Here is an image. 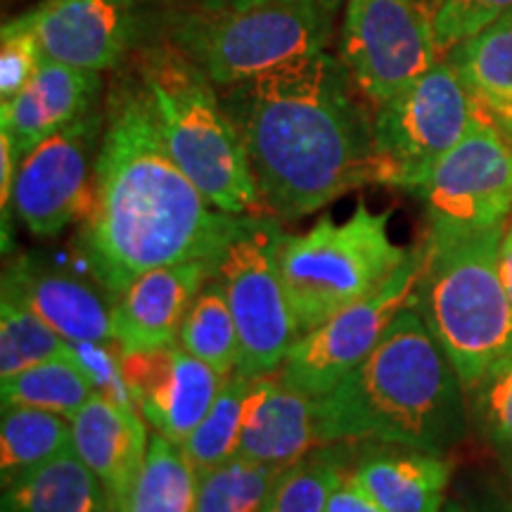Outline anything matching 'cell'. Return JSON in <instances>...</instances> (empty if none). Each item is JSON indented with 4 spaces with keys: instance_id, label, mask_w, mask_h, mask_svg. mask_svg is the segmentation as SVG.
<instances>
[{
    "instance_id": "cell-2",
    "label": "cell",
    "mask_w": 512,
    "mask_h": 512,
    "mask_svg": "<svg viewBox=\"0 0 512 512\" xmlns=\"http://www.w3.org/2000/svg\"><path fill=\"white\" fill-rule=\"evenodd\" d=\"M358 95L347 64L328 50L223 88L261 204L275 219H302L377 183L375 117Z\"/></svg>"
},
{
    "instance_id": "cell-12",
    "label": "cell",
    "mask_w": 512,
    "mask_h": 512,
    "mask_svg": "<svg viewBox=\"0 0 512 512\" xmlns=\"http://www.w3.org/2000/svg\"><path fill=\"white\" fill-rule=\"evenodd\" d=\"M437 57L432 12L420 0H347L339 60L373 105L418 81Z\"/></svg>"
},
{
    "instance_id": "cell-24",
    "label": "cell",
    "mask_w": 512,
    "mask_h": 512,
    "mask_svg": "<svg viewBox=\"0 0 512 512\" xmlns=\"http://www.w3.org/2000/svg\"><path fill=\"white\" fill-rule=\"evenodd\" d=\"M197 472L183 446L155 434L145 463L117 512H195Z\"/></svg>"
},
{
    "instance_id": "cell-26",
    "label": "cell",
    "mask_w": 512,
    "mask_h": 512,
    "mask_svg": "<svg viewBox=\"0 0 512 512\" xmlns=\"http://www.w3.org/2000/svg\"><path fill=\"white\" fill-rule=\"evenodd\" d=\"M72 446V422L41 408H3L0 425V475L8 486L34 467Z\"/></svg>"
},
{
    "instance_id": "cell-13",
    "label": "cell",
    "mask_w": 512,
    "mask_h": 512,
    "mask_svg": "<svg viewBox=\"0 0 512 512\" xmlns=\"http://www.w3.org/2000/svg\"><path fill=\"white\" fill-rule=\"evenodd\" d=\"M100 117H86L38 143L22 157L12 190V211L36 238H55L81 223L93 200L91 157Z\"/></svg>"
},
{
    "instance_id": "cell-6",
    "label": "cell",
    "mask_w": 512,
    "mask_h": 512,
    "mask_svg": "<svg viewBox=\"0 0 512 512\" xmlns=\"http://www.w3.org/2000/svg\"><path fill=\"white\" fill-rule=\"evenodd\" d=\"M389 219L392 211L358 200L344 223L320 216L306 233L285 235L280 275L302 335L380 290L406 261L411 249L389 238Z\"/></svg>"
},
{
    "instance_id": "cell-35",
    "label": "cell",
    "mask_w": 512,
    "mask_h": 512,
    "mask_svg": "<svg viewBox=\"0 0 512 512\" xmlns=\"http://www.w3.org/2000/svg\"><path fill=\"white\" fill-rule=\"evenodd\" d=\"M69 349L91 377L95 392L107 396L119 406L136 408L131 394H128L124 370H121L124 349L119 347V342H69Z\"/></svg>"
},
{
    "instance_id": "cell-36",
    "label": "cell",
    "mask_w": 512,
    "mask_h": 512,
    "mask_svg": "<svg viewBox=\"0 0 512 512\" xmlns=\"http://www.w3.org/2000/svg\"><path fill=\"white\" fill-rule=\"evenodd\" d=\"M325 512H387L373 496L356 482L354 472L339 482V486L332 491Z\"/></svg>"
},
{
    "instance_id": "cell-22",
    "label": "cell",
    "mask_w": 512,
    "mask_h": 512,
    "mask_svg": "<svg viewBox=\"0 0 512 512\" xmlns=\"http://www.w3.org/2000/svg\"><path fill=\"white\" fill-rule=\"evenodd\" d=\"M0 512H117V503L69 446L3 486Z\"/></svg>"
},
{
    "instance_id": "cell-5",
    "label": "cell",
    "mask_w": 512,
    "mask_h": 512,
    "mask_svg": "<svg viewBox=\"0 0 512 512\" xmlns=\"http://www.w3.org/2000/svg\"><path fill=\"white\" fill-rule=\"evenodd\" d=\"M503 228L432 238L413 306L451 358L465 392L512 356V302L501 280Z\"/></svg>"
},
{
    "instance_id": "cell-10",
    "label": "cell",
    "mask_w": 512,
    "mask_h": 512,
    "mask_svg": "<svg viewBox=\"0 0 512 512\" xmlns=\"http://www.w3.org/2000/svg\"><path fill=\"white\" fill-rule=\"evenodd\" d=\"M427 256L430 245L427 238H422L380 290L299 335L283 368L278 370L287 387L320 399L356 370L358 363L380 344L394 318L413 304Z\"/></svg>"
},
{
    "instance_id": "cell-40",
    "label": "cell",
    "mask_w": 512,
    "mask_h": 512,
    "mask_svg": "<svg viewBox=\"0 0 512 512\" xmlns=\"http://www.w3.org/2000/svg\"><path fill=\"white\" fill-rule=\"evenodd\" d=\"M441 512H465L463 508H460V505L458 503H448L446 505V508L444 510H441Z\"/></svg>"
},
{
    "instance_id": "cell-23",
    "label": "cell",
    "mask_w": 512,
    "mask_h": 512,
    "mask_svg": "<svg viewBox=\"0 0 512 512\" xmlns=\"http://www.w3.org/2000/svg\"><path fill=\"white\" fill-rule=\"evenodd\" d=\"M475 105L512 145V15L448 53Z\"/></svg>"
},
{
    "instance_id": "cell-32",
    "label": "cell",
    "mask_w": 512,
    "mask_h": 512,
    "mask_svg": "<svg viewBox=\"0 0 512 512\" xmlns=\"http://www.w3.org/2000/svg\"><path fill=\"white\" fill-rule=\"evenodd\" d=\"M467 392L479 432L512 472V356L498 363Z\"/></svg>"
},
{
    "instance_id": "cell-33",
    "label": "cell",
    "mask_w": 512,
    "mask_h": 512,
    "mask_svg": "<svg viewBox=\"0 0 512 512\" xmlns=\"http://www.w3.org/2000/svg\"><path fill=\"white\" fill-rule=\"evenodd\" d=\"M508 15H512V0H441L432 15L439 55H448L458 43Z\"/></svg>"
},
{
    "instance_id": "cell-34",
    "label": "cell",
    "mask_w": 512,
    "mask_h": 512,
    "mask_svg": "<svg viewBox=\"0 0 512 512\" xmlns=\"http://www.w3.org/2000/svg\"><path fill=\"white\" fill-rule=\"evenodd\" d=\"M46 60L41 41L27 15L10 19L0 34V102H8L22 91Z\"/></svg>"
},
{
    "instance_id": "cell-27",
    "label": "cell",
    "mask_w": 512,
    "mask_h": 512,
    "mask_svg": "<svg viewBox=\"0 0 512 512\" xmlns=\"http://www.w3.org/2000/svg\"><path fill=\"white\" fill-rule=\"evenodd\" d=\"M181 347L200 361L207 363L223 380L238 370L240 335L230 311L226 290L221 280L211 278L192 302L188 316L183 320Z\"/></svg>"
},
{
    "instance_id": "cell-39",
    "label": "cell",
    "mask_w": 512,
    "mask_h": 512,
    "mask_svg": "<svg viewBox=\"0 0 512 512\" xmlns=\"http://www.w3.org/2000/svg\"><path fill=\"white\" fill-rule=\"evenodd\" d=\"M420 3H422V5H425V8H427V10H430V12H432V15H434V10H437V8H439V3H441V0H420Z\"/></svg>"
},
{
    "instance_id": "cell-15",
    "label": "cell",
    "mask_w": 512,
    "mask_h": 512,
    "mask_svg": "<svg viewBox=\"0 0 512 512\" xmlns=\"http://www.w3.org/2000/svg\"><path fill=\"white\" fill-rule=\"evenodd\" d=\"M50 60L107 72L140 36V0H43L27 12Z\"/></svg>"
},
{
    "instance_id": "cell-20",
    "label": "cell",
    "mask_w": 512,
    "mask_h": 512,
    "mask_svg": "<svg viewBox=\"0 0 512 512\" xmlns=\"http://www.w3.org/2000/svg\"><path fill=\"white\" fill-rule=\"evenodd\" d=\"M69 422L76 456L100 477L119 508L150 448L143 415L95 392Z\"/></svg>"
},
{
    "instance_id": "cell-28",
    "label": "cell",
    "mask_w": 512,
    "mask_h": 512,
    "mask_svg": "<svg viewBox=\"0 0 512 512\" xmlns=\"http://www.w3.org/2000/svg\"><path fill=\"white\" fill-rule=\"evenodd\" d=\"M252 392V380L235 373L226 377L219 394L211 403L209 413L200 425L183 441V451L195 472H207L211 467L228 463L240 453L242 427H245L247 399Z\"/></svg>"
},
{
    "instance_id": "cell-37",
    "label": "cell",
    "mask_w": 512,
    "mask_h": 512,
    "mask_svg": "<svg viewBox=\"0 0 512 512\" xmlns=\"http://www.w3.org/2000/svg\"><path fill=\"white\" fill-rule=\"evenodd\" d=\"M498 266H501V280L505 292H508L510 302H512V216L505 226V235L501 242V254H498Z\"/></svg>"
},
{
    "instance_id": "cell-4",
    "label": "cell",
    "mask_w": 512,
    "mask_h": 512,
    "mask_svg": "<svg viewBox=\"0 0 512 512\" xmlns=\"http://www.w3.org/2000/svg\"><path fill=\"white\" fill-rule=\"evenodd\" d=\"M138 79L174 162L216 209L264 211L247 147L207 74L176 43L145 48Z\"/></svg>"
},
{
    "instance_id": "cell-29",
    "label": "cell",
    "mask_w": 512,
    "mask_h": 512,
    "mask_svg": "<svg viewBox=\"0 0 512 512\" xmlns=\"http://www.w3.org/2000/svg\"><path fill=\"white\" fill-rule=\"evenodd\" d=\"M283 472L238 453L197 475L195 512H264Z\"/></svg>"
},
{
    "instance_id": "cell-9",
    "label": "cell",
    "mask_w": 512,
    "mask_h": 512,
    "mask_svg": "<svg viewBox=\"0 0 512 512\" xmlns=\"http://www.w3.org/2000/svg\"><path fill=\"white\" fill-rule=\"evenodd\" d=\"M285 233L275 216L256 214L252 223L223 252L216 278L221 280L240 335L238 375H271L283 368L299 335V323L280 275Z\"/></svg>"
},
{
    "instance_id": "cell-18",
    "label": "cell",
    "mask_w": 512,
    "mask_h": 512,
    "mask_svg": "<svg viewBox=\"0 0 512 512\" xmlns=\"http://www.w3.org/2000/svg\"><path fill=\"white\" fill-rule=\"evenodd\" d=\"M100 86V72L46 57L15 98L0 102V131L12 138L19 157L29 155L48 136L86 117Z\"/></svg>"
},
{
    "instance_id": "cell-21",
    "label": "cell",
    "mask_w": 512,
    "mask_h": 512,
    "mask_svg": "<svg viewBox=\"0 0 512 512\" xmlns=\"http://www.w3.org/2000/svg\"><path fill=\"white\" fill-rule=\"evenodd\" d=\"M354 477L387 512H441L451 463L439 453L373 444L358 458Z\"/></svg>"
},
{
    "instance_id": "cell-19",
    "label": "cell",
    "mask_w": 512,
    "mask_h": 512,
    "mask_svg": "<svg viewBox=\"0 0 512 512\" xmlns=\"http://www.w3.org/2000/svg\"><path fill=\"white\" fill-rule=\"evenodd\" d=\"M316 446H320L316 399L287 387L280 373L254 377L240 456L287 470Z\"/></svg>"
},
{
    "instance_id": "cell-25",
    "label": "cell",
    "mask_w": 512,
    "mask_h": 512,
    "mask_svg": "<svg viewBox=\"0 0 512 512\" xmlns=\"http://www.w3.org/2000/svg\"><path fill=\"white\" fill-rule=\"evenodd\" d=\"M95 394V387L79 358L67 349V354L36 363L22 373L0 380L3 408L24 406L41 408L64 418H72L86 406Z\"/></svg>"
},
{
    "instance_id": "cell-16",
    "label": "cell",
    "mask_w": 512,
    "mask_h": 512,
    "mask_svg": "<svg viewBox=\"0 0 512 512\" xmlns=\"http://www.w3.org/2000/svg\"><path fill=\"white\" fill-rule=\"evenodd\" d=\"M216 275L209 261L152 268L114 297V342L124 351L174 347L183 320L204 285Z\"/></svg>"
},
{
    "instance_id": "cell-38",
    "label": "cell",
    "mask_w": 512,
    "mask_h": 512,
    "mask_svg": "<svg viewBox=\"0 0 512 512\" xmlns=\"http://www.w3.org/2000/svg\"><path fill=\"white\" fill-rule=\"evenodd\" d=\"M202 10H211V12H228V10H245V8H254V5H264V3H275V0H197ZM325 3L339 5V0H325Z\"/></svg>"
},
{
    "instance_id": "cell-3",
    "label": "cell",
    "mask_w": 512,
    "mask_h": 512,
    "mask_svg": "<svg viewBox=\"0 0 512 512\" xmlns=\"http://www.w3.org/2000/svg\"><path fill=\"white\" fill-rule=\"evenodd\" d=\"M463 389L451 358L411 304L370 356L316 399L320 446L373 441L446 456L467 430Z\"/></svg>"
},
{
    "instance_id": "cell-17",
    "label": "cell",
    "mask_w": 512,
    "mask_h": 512,
    "mask_svg": "<svg viewBox=\"0 0 512 512\" xmlns=\"http://www.w3.org/2000/svg\"><path fill=\"white\" fill-rule=\"evenodd\" d=\"M3 292L22 299L67 342H114V297L93 278L19 256L5 268Z\"/></svg>"
},
{
    "instance_id": "cell-11",
    "label": "cell",
    "mask_w": 512,
    "mask_h": 512,
    "mask_svg": "<svg viewBox=\"0 0 512 512\" xmlns=\"http://www.w3.org/2000/svg\"><path fill=\"white\" fill-rule=\"evenodd\" d=\"M418 197L432 238H460L508 226L512 216V145L479 110L465 138L441 157Z\"/></svg>"
},
{
    "instance_id": "cell-41",
    "label": "cell",
    "mask_w": 512,
    "mask_h": 512,
    "mask_svg": "<svg viewBox=\"0 0 512 512\" xmlns=\"http://www.w3.org/2000/svg\"><path fill=\"white\" fill-rule=\"evenodd\" d=\"M496 512H512V508H510V505H508V503H503V505H498V508H496Z\"/></svg>"
},
{
    "instance_id": "cell-31",
    "label": "cell",
    "mask_w": 512,
    "mask_h": 512,
    "mask_svg": "<svg viewBox=\"0 0 512 512\" xmlns=\"http://www.w3.org/2000/svg\"><path fill=\"white\" fill-rule=\"evenodd\" d=\"M347 475L344 460L332 448L313 451L280 475L264 512H325L332 491Z\"/></svg>"
},
{
    "instance_id": "cell-1",
    "label": "cell",
    "mask_w": 512,
    "mask_h": 512,
    "mask_svg": "<svg viewBox=\"0 0 512 512\" xmlns=\"http://www.w3.org/2000/svg\"><path fill=\"white\" fill-rule=\"evenodd\" d=\"M216 209L166 150L140 79L112 88L93 166V200L74 249L112 297L152 268L219 261L252 223Z\"/></svg>"
},
{
    "instance_id": "cell-7",
    "label": "cell",
    "mask_w": 512,
    "mask_h": 512,
    "mask_svg": "<svg viewBox=\"0 0 512 512\" xmlns=\"http://www.w3.org/2000/svg\"><path fill=\"white\" fill-rule=\"evenodd\" d=\"M339 5L275 0L245 10L185 15L174 43L219 88L252 81L328 50Z\"/></svg>"
},
{
    "instance_id": "cell-30",
    "label": "cell",
    "mask_w": 512,
    "mask_h": 512,
    "mask_svg": "<svg viewBox=\"0 0 512 512\" xmlns=\"http://www.w3.org/2000/svg\"><path fill=\"white\" fill-rule=\"evenodd\" d=\"M69 342L15 294L0 297V380L67 354Z\"/></svg>"
},
{
    "instance_id": "cell-14",
    "label": "cell",
    "mask_w": 512,
    "mask_h": 512,
    "mask_svg": "<svg viewBox=\"0 0 512 512\" xmlns=\"http://www.w3.org/2000/svg\"><path fill=\"white\" fill-rule=\"evenodd\" d=\"M121 370L143 420L181 446L209 413L223 384L214 368L188 354L181 344L124 351Z\"/></svg>"
},
{
    "instance_id": "cell-8",
    "label": "cell",
    "mask_w": 512,
    "mask_h": 512,
    "mask_svg": "<svg viewBox=\"0 0 512 512\" xmlns=\"http://www.w3.org/2000/svg\"><path fill=\"white\" fill-rule=\"evenodd\" d=\"M477 105L448 60L377 105V183L418 190L470 131Z\"/></svg>"
}]
</instances>
